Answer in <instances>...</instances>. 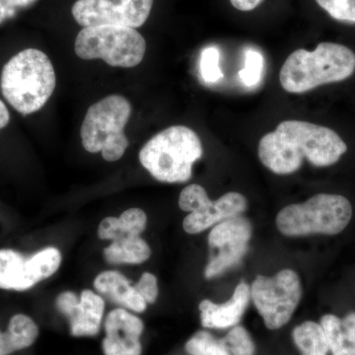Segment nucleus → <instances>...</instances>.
<instances>
[{
    "label": "nucleus",
    "mask_w": 355,
    "mask_h": 355,
    "mask_svg": "<svg viewBox=\"0 0 355 355\" xmlns=\"http://www.w3.org/2000/svg\"><path fill=\"white\" fill-rule=\"evenodd\" d=\"M347 146L330 128L309 121H282L259 142L261 162L277 175H291L302 167L303 160L316 167L336 164Z\"/></svg>",
    "instance_id": "1"
},
{
    "label": "nucleus",
    "mask_w": 355,
    "mask_h": 355,
    "mask_svg": "<svg viewBox=\"0 0 355 355\" xmlns=\"http://www.w3.org/2000/svg\"><path fill=\"white\" fill-rule=\"evenodd\" d=\"M354 71V51L343 44L324 42L313 51H293L282 64L279 81L286 92L302 94L319 86L345 80Z\"/></svg>",
    "instance_id": "2"
},
{
    "label": "nucleus",
    "mask_w": 355,
    "mask_h": 355,
    "mask_svg": "<svg viewBox=\"0 0 355 355\" xmlns=\"http://www.w3.org/2000/svg\"><path fill=\"white\" fill-rule=\"evenodd\" d=\"M57 84L55 69L46 53L27 49L14 55L2 69L0 88L18 113L31 114L43 108Z\"/></svg>",
    "instance_id": "3"
},
{
    "label": "nucleus",
    "mask_w": 355,
    "mask_h": 355,
    "mask_svg": "<svg viewBox=\"0 0 355 355\" xmlns=\"http://www.w3.org/2000/svg\"><path fill=\"white\" fill-rule=\"evenodd\" d=\"M202 141L191 128L174 125L154 135L139 151V161L149 174L162 183L189 181L193 166L202 158Z\"/></svg>",
    "instance_id": "4"
},
{
    "label": "nucleus",
    "mask_w": 355,
    "mask_h": 355,
    "mask_svg": "<svg viewBox=\"0 0 355 355\" xmlns=\"http://www.w3.org/2000/svg\"><path fill=\"white\" fill-rule=\"evenodd\" d=\"M132 114V105L121 95H110L93 104L81 125L84 149L102 153L108 162L120 160L128 147L125 128Z\"/></svg>",
    "instance_id": "5"
},
{
    "label": "nucleus",
    "mask_w": 355,
    "mask_h": 355,
    "mask_svg": "<svg viewBox=\"0 0 355 355\" xmlns=\"http://www.w3.org/2000/svg\"><path fill=\"white\" fill-rule=\"evenodd\" d=\"M352 217V203L347 198L319 193L280 210L277 226L286 236L336 235L345 230Z\"/></svg>",
    "instance_id": "6"
},
{
    "label": "nucleus",
    "mask_w": 355,
    "mask_h": 355,
    "mask_svg": "<svg viewBox=\"0 0 355 355\" xmlns=\"http://www.w3.org/2000/svg\"><path fill=\"white\" fill-rule=\"evenodd\" d=\"M74 51L83 60H103L114 67L132 69L144 60L146 42L133 28L103 25L85 27L77 35Z\"/></svg>",
    "instance_id": "7"
},
{
    "label": "nucleus",
    "mask_w": 355,
    "mask_h": 355,
    "mask_svg": "<svg viewBox=\"0 0 355 355\" xmlns=\"http://www.w3.org/2000/svg\"><path fill=\"white\" fill-rule=\"evenodd\" d=\"M301 296L300 279L292 270H280L272 277L259 275L251 287L254 304L270 330H279L291 321Z\"/></svg>",
    "instance_id": "8"
},
{
    "label": "nucleus",
    "mask_w": 355,
    "mask_h": 355,
    "mask_svg": "<svg viewBox=\"0 0 355 355\" xmlns=\"http://www.w3.org/2000/svg\"><path fill=\"white\" fill-rule=\"evenodd\" d=\"M247 205L246 198L235 191L212 202L205 188L197 184L186 187L179 198L180 209L190 212L183 222L184 230L189 234H198L222 221L240 216L246 211Z\"/></svg>",
    "instance_id": "9"
},
{
    "label": "nucleus",
    "mask_w": 355,
    "mask_h": 355,
    "mask_svg": "<svg viewBox=\"0 0 355 355\" xmlns=\"http://www.w3.org/2000/svg\"><path fill=\"white\" fill-rule=\"evenodd\" d=\"M62 254L49 247L30 258L14 250H0V288L25 291L57 272Z\"/></svg>",
    "instance_id": "10"
},
{
    "label": "nucleus",
    "mask_w": 355,
    "mask_h": 355,
    "mask_svg": "<svg viewBox=\"0 0 355 355\" xmlns=\"http://www.w3.org/2000/svg\"><path fill=\"white\" fill-rule=\"evenodd\" d=\"M153 6V0H77L71 12L83 28L113 25L137 29L148 19Z\"/></svg>",
    "instance_id": "11"
},
{
    "label": "nucleus",
    "mask_w": 355,
    "mask_h": 355,
    "mask_svg": "<svg viewBox=\"0 0 355 355\" xmlns=\"http://www.w3.org/2000/svg\"><path fill=\"white\" fill-rule=\"evenodd\" d=\"M252 237V224L241 216L216 224L210 231V260L205 268L207 279H214L237 265L247 253Z\"/></svg>",
    "instance_id": "12"
},
{
    "label": "nucleus",
    "mask_w": 355,
    "mask_h": 355,
    "mask_svg": "<svg viewBox=\"0 0 355 355\" xmlns=\"http://www.w3.org/2000/svg\"><path fill=\"white\" fill-rule=\"evenodd\" d=\"M55 305L69 319L72 336H94L99 334L105 310L101 296L83 291L78 300L76 293L67 291L58 296Z\"/></svg>",
    "instance_id": "13"
},
{
    "label": "nucleus",
    "mask_w": 355,
    "mask_h": 355,
    "mask_svg": "<svg viewBox=\"0 0 355 355\" xmlns=\"http://www.w3.org/2000/svg\"><path fill=\"white\" fill-rule=\"evenodd\" d=\"M144 329V322L127 310L111 311L105 321L103 352L105 355H141L140 336Z\"/></svg>",
    "instance_id": "14"
},
{
    "label": "nucleus",
    "mask_w": 355,
    "mask_h": 355,
    "mask_svg": "<svg viewBox=\"0 0 355 355\" xmlns=\"http://www.w3.org/2000/svg\"><path fill=\"white\" fill-rule=\"evenodd\" d=\"M251 297V289L245 282L236 287L232 297L223 304H216L209 300L200 302V321L205 328L227 329L237 326Z\"/></svg>",
    "instance_id": "15"
},
{
    "label": "nucleus",
    "mask_w": 355,
    "mask_h": 355,
    "mask_svg": "<svg viewBox=\"0 0 355 355\" xmlns=\"http://www.w3.org/2000/svg\"><path fill=\"white\" fill-rule=\"evenodd\" d=\"M96 291L112 302L127 308L133 312L142 313L146 310L147 303L130 284L127 277L119 272H103L94 280Z\"/></svg>",
    "instance_id": "16"
},
{
    "label": "nucleus",
    "mask_w": 355,
    "mask_h": 355,
    "mask_svg": "<svg viewBox=\"0 0 355 355\" xmlns=\"http://www.w3.org/2000/svg\"><path fill=\"white\" fill-rule=\"evenodd\" d=\"M322 328L333 355H355V313L343 318L324 315Z\"/></svg>",
    "instance_id": "17"
},
{
    "label": "nucleus",
    "mask_w": 355,
    "mask_h": 355,
    "mask_svg": "<svg viewBox=\"0 0 355 355\" xmlns=\"http://www.w3.org/2000/svg\"><path fill=\"white\" fill-rule=\"evenodd\" d=\"M146 212L139 209L125 210L119 218L107 217L100 222L98 236L101 240H116L139 236L146 227Z\"/></svg>",
    "instance_id": "18"
},
{
    "label": "nucleus",
    "mask_w": 355,
    "mask_h": 355,
    "mask_svg": "<svg viewBox=\"0 0 355 355\" xmlns=\"http://www.w3.org/2000/svg\"><path fill=\"white\" fill-rule=\"evenodd\" d=\"M39 329L31 318L23 314L13 316L6 333L0 331V355H10L27 349L36 342Z\"/></svg>",
    "instance_id": "19"
},
{
    "label": "nucleus",
    "mask_w": 355,
    "mask_h": 355,
    "mask_svg": "<svg viewBox=\"0 0 355 355\" xmlns=\"http://www.w3.org/2000/svg\"><path fill=\"white\" fill-rule=\"evenodd\" d=\"M105 259L108 263L139 265L150 258L151 249L139 236L123 238L113 241L104 249Z\"/></svg>",
    "instance_id": "20"
},
{
    "label": "nucleus",
    "mask_w": 355,
    "mask_h": 355,
    "mask_svg": "<svg viewBox=\"0 0 355 355\" xmlns=\"http://www.w3.org/2000/svg\"><path fill=\"white\" fill-rule=\"evenodd\" d=\"M292 336L302 355H328L330 352L323 328L315 322L299 324Z\"/></svg>",
    "instance_id": "21"
},
{
    "label": "nucleus",
    "mask_w": 355,
    "mask_h": 355,
    "mask_svg": "<svg viewBox=\"0 0 355 355\" xmlns=\"http://www.w3.org/2000/svg\"><path fill=\"white\" fill-rule=\"evenodd\" d=\"M186 352L190 355H232L223 340L205 331H198L186 343Z\"/></svg>",
    "instance_id": "22"
},
{
    "label": "nucleus",
    "mask_w": 355,
    "mask_h": 355,
    "mask_svg": "<svg viewBox=\"0 0 355 355\" xmlns=\"http://www.w3.org/2000/svg\"><path fill=\"white\" fill-rule=\"evenodd\" d=\"M222 340L232 355H254L256 352V347L251 336L241 326L233 327Z\"/></svg>",
    "instance_id": "23"
},
{
    "label": "nucleus",
    "mask_w": 355,
    "mask_h": 355,
    "mask_svg": "<svg viewBox=\"0 0 355 355\" xmlns=\"http://www.w3.org/2000/svg\"><path fill=\"white\" fill-rule=\"evenodd\" d=\"M316 2L334 19L355 24V0H316Z\"/></svg>",
    "instance_id": "24"
},
{
    "label": "nucleus",
    "mask_w": 355,
    "mask_h": 355,
    "mask_svg": "<svg viewBox=\"0 0 355 355\" xmlns=\"http://www.w3.org/2000/svg\"><path fill=\"white\" fill-rule=\"evenodd\" d=\"M263 70V58L261 53L254 50H248L245 58V67L240 70L239 77L248 87L260 83Z\"/></svg>",
    "instance_id": "25"
},
{
    "label": "nucleus",
    "mask_w": 355,
    "mask_h": 355,
    "mask_svg": "<svg viewBox=\"0 0 355 355\" xmlns=\"http://www.w3.org/2000/svg\"><path fill=\"white\" fill-rule=\"evenodd\" d=\"M220 53L214 46L205 49L200 58V73L203 80L207 83H216L223 78L220 67H219Z\"/></svg>",
    "instance_id": "26"
},
{
    "label": "nucleus",
    "mask_w": 355,
    "mask_h": 355,
    "mask_svg": "<svg viewBox=\"0 0 355 355\" xmlns=\"http://www.w3.org/2000/svg\"><path fill=\"white\" fill-rule=\"evenodd\" d=\"M133 286L146 303L153 304L155 302L158 297V284L157 279L153 273L144 272L139 282Z\"/></svg>",
    "instance_id": "27"
},
{
    "label": "nucleus",
    "mask_w": 355,
    "mask_h": 355,
    "mask_svg": "<svg viewBox=\"0 0 355 355\" xmlns=\"http://www.w3.org/2000/svg\"><path fill=\"white\" fill-rule=\"evenodd\" d=\"M263 0H230L231 4L240 11H252L260 6Z\"/></svg>",
    "instance_id": "28"
},
{
    "label": "nucleus",
    "mask_w": 355,
    "mask_h": 355,
    "mask_svg": "<svg viewBox=\"0 0 355 355\" xmlns=\"http://www.w3.org/2000/svg\"><path fill=\"white\" fill-rule=\"evenodd\" d=\"M10 121V114L3 102L0 100V130L6 127Z\"/></svg>",
    "instance_id": "29"
}]
</instances>
